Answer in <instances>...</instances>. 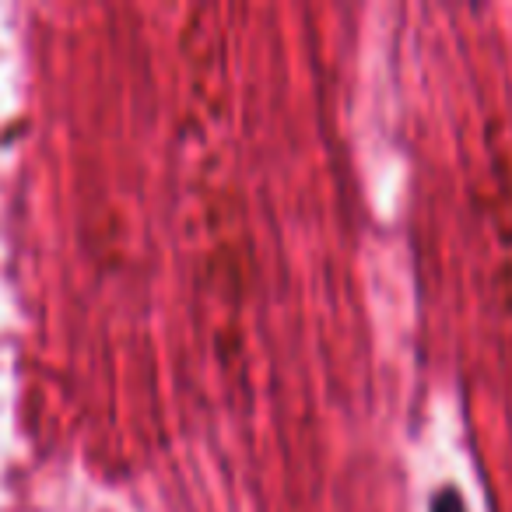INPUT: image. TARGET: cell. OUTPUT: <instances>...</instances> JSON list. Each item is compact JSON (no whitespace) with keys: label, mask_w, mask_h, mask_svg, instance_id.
Returning a JSON list of instances; mask_svg holds the SVG:
<instances>
[{"label":"cell","mask_w":512,"mask_h":512,"mask_svg":"<svg viewBox=\"0 0 512 512\" xmlns=\"http://www.w3.org/2000/svg\"><path fill=\"white\" fill-rule=\"evenodd\" d=\"M428 512H470L467 509V498L456 484H442V488L432 491L428 498Z\"/></svg>","instance_id":"obj_1"}]
</instances>
